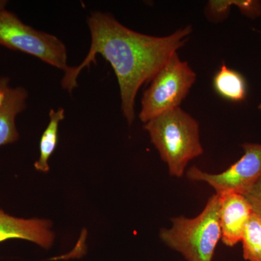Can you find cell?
<instances>
[{"instance_id": "6da1fadb", "label": "cell", "mask_w": 261, "mask_h": 261, "mask_svg": "<svg viewBox=\"0 0 261 261\" xmlns=\"http://www.w3.org/2000/svg\"><path fill=\"white\" fill-rule=\"evenodd\" d=\"M87 23L91 34L88 54L80 65L70 67L65 72L62 87L71 92L77 87V78L82 70L100 55L114 70L119 86L122 113L130 125L135 119L137 92L185 46L192 34V27L178 29L166 37H154L127 28L112 15L101 12L89 15Z\"/></svg>"}, {"instance_id": "7a4b0ae2", "label": "cell", "mask_w": 261, "mask_h": 261, "mask_svg": "<svg viewBox=\"0 0 261 261\" xmlns=\"http://www.w3.org/2000/svg\"><path fill=\"white\" fill-rule=\"evenodd\" d=\"M144 128L171 176L182 177L188 163L203 153L198 122L180 107L147 122Z\"/></svg>"}, {"instance_id": "3957f363", "label": "cell", "mask_w": 261, "mask_h": 261, "mask_svg": "<svg viewBox=\"0 0 261 261\" xmlns=\"http://www.w3.org/2000/svg\"><path fill=\"white\" fill-rule=\"evenodd\" d=\"M219 211L220 197L215 194L196 217L173 218L172 226L162 228L160 238L187 261H212L221 240Z\"/></svg>"}, {"instance_id": "277c9868", "label": "cell", "mask_w": 261, "mask_h": 261, "mask_svg": "<svg viewBox=\"0 0 261 261\" xmlns=\"http://www.w3.org/2000/svg\"><path fill=\"white\" fill-rule=\"evenodd\" d=\"M197 75L176 53L159 70L142 98L139 117L144 123L179 108L195 84Z\"/></svg>"}, {"instance_id": "5b68a950", "label": "cell", "mask_w": 261, "mask_h": 261, "mask_svg": "<svg viewBox=\"0 0 261 261\" xmlns=\"http://www.w3.org/2000/svg\"><path fill=\"white\" fill-rule=\"evenodd\" d=\"M0 45L36 57L65 73L70 67L66 47L59 38L29 27L5 8L0 10Z\"/></svg>"}, {"instance_id": "8992f818", "label": "cell", "mask_w": 261, "mask_h": 261, "mask_svg": "<svg viewBox=\"0 0 261 261\" xmlns=\"http://www.w3.org/2000/svg\"><path fill=\"white\" fill-rule=\"evenodd\" d=\"M243 155L226 171L212 174L192 166L187 171L189 179L204 181L214 189L216 195H246L261 178V144L243 143Z\"/></svg>"}, {"instance_id": "52a82bcc", "label": "cell", "mask_w": 261, "mask_h": 261, "mask_svg": "<svg viewBox=\"0 0 261 261\" xmlns=\"http://www.w3.org/2000/svg\"><path fill=\"white\" fill-rule=\"evenodd\" d=\"M219 196L221 240L226 246L232 247L241 242L252 207L246 197L240 194L230 192Z\"/></svg>"}, {"instance_id": "ba28073f", "label": "cell", "mask_w": 261, "mask_h": 261, "mask_svg": "<svg viewBox=\"0 0 261 261\" xmlns=\"http://www.w3.org/2000/svg\"><path fill=\"white\" fill-rule=\"evenodd\" d=\"M51 226L47 220L18 219L0 209V243L9 239H22L49 248L54 240Z\"/></svg>"}, {"instance_id": "9c48e42d", "label": "cell", "mask_w": 261, "mask_h": 261, "mask_svg": "<svg viewBox=\"0 0 261 261\" xmlns=\"http://www.w3.org/2000/svg\"><path fill=\"white\" fill-rule=\"evenodd\" d=\"M28 92L23 87H10L4 106L0 110V147L18 140L15 125L17 116L27 107Z\"/></svg>"}, {"instance_id": "30bf717a", "label": "cell", "mask_w": 261, "mask_h": 261, "mask_svg": "<svg viewBox=\"0 0 261 261\" xmlns=\"http://www.w3.org/2000/svg\"><path fill=\"white\" fill-rule=\"evenodd\" d=\"M214 87L221 97L232 102H242L246 97L247 86L241 73L223 63L214 78Z\"/></svg>"}, {"instance_id": "8fae6325", "label": "cell", "mask_w": 261, "mask_h": 261, "mask_svg": "<svg viewBox=\"0 0 261 261\" xmlns=\"http://www.w3.org/2000/svg\"><path fill=\"white\" fill-rule=\"evenodd\" d=\"M49 116V122L43 133L40 140V145H39L40 155L39 160L34 165L38 171H42V172H47L49 171L48 161L54 152L58 144V128L61 121L65 118L64 108L51 109Z\"/></svg>"}, {"instance_id": "7c38bea8", "label": "cell", "mask_w": 261, "mask_h": 261, "mask_svg": "<svg viewBox=\"0 0 261 261\" xmlns=\"http://www.w3.org/2000/svg\"><path fill=\"white\" fill-rule=\"evenodd\" d=\"M241 243L247 261H261V217L252 212L244 228Z\"/></svg>"}, {"instance_id": "4fadbf2b", "label": "cell", "mask_w": 261, "mask_h": 261, "mask_svg": "<svg viewBox=\"0 0 261 261\" xmlns=\"http://www.w3.org/2000/svg\"><path fill=\"white\" fill-rule=\"evenodd\" d=\"M233 4L240 13L249 18L255 19L261 16V3L256 0H233Z\"/></svg>"}, {"instance_id": "5bb4252c", "label": "cell", "mask_w": 261, "mask_h": 261, "mask_svg": "<svg viewBox=\"0 0 261 261\" xmlns=\"http://www.w3.org/2000/svg\"><path fill=\"white\" fill-rule=\"evenodd\" d=\"M244 196L251 206L252 212L261 217V178L251 190Z\"/></svg>"}, {"instance_id": "9a60e30c", "label": "cell", "mask_w": 261, "mask_h": 261, "mask_svg": "<svg viewBox=\"0 0 261 261\" xmlns=\"http://www.w3.org/2000/svg\"><path fill=\"white\" fill-rule=\"evenodd\" d=\"M9 82L8 78L0 79V110L3 108L5 101H6L8 91L10 88Z\"/></svg>"}, {"instance_id": "2e32d148", "label": "cell", "mask_w": 261, "mask_h": 261, "mask_svg": "<svg viewBox=\"0 0 261 261\" xmlns=\"http://www.w3.org/2000/svg\"><path fill=\"white\" fill-rule=\"evenodd\" d=\"M6 5V1H4V0H0V10L5 9Z\"/></svg>"}, {"instance_id": "e0dca14e", "label": "cell", "mask_w": 261, "mask_h": 261, "mask_svg": "<svg viewBox=\"0 0 261 261\" xmlns=\"http://www.w3.org/2000/svg\"><path fill=\"white\" fill-rule=\"evenodd\" d=\"M258 109L261 111V104L259 105Z\"/></svg>"}]
</instances>
